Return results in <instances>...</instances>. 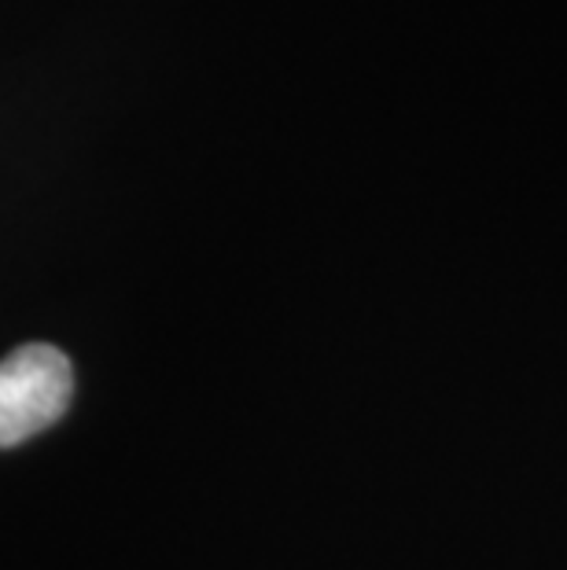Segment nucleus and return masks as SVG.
<instances>
[{"instance_id":"obj_1","label":"nucleus","mask_w":567,"mask_h":570,"mask_svg":"<svg viewBox=\"0 0 567 570\" xmlns=\"http://www.w3.org/2000/svg\"><path fill=\"white\" fill-rule=\"evenodd\" d=\"M75 394V368L63 350L33 343L0 361V449L41 434L63 416Z\"/></svg>"}]
</instances>
